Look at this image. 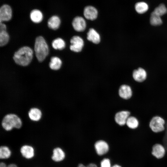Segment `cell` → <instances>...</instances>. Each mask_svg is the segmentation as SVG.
Here are the masks:
<instances>
[{"mask_svg":"<svg viewBox=\"0 0 167 167\" xmlns=\"http://www.w3.org/2000/svg\"><path fill=\"white\" fill-rule=\"evenodd\" d=\"M33 51L29 47L25 46L19 49L13 57L15 62L23 66L28 65L31 61L33 57Z\"/></svg>","mask_w":167,"mask_h":167,"instance_id":"6da1fadb","label":"cell"},{"mask_svg":"<svg viewBox=\"0 0 167 167\" xmlns=\"http://www.w3.org/2000/svg\"><path fill=\"white\" fill-rule=\"evenodd\" d=\"M36 56L40 62L43 61L48 55L49 49L45 40L42 36H39L36 39L34 45Z\"/></svg>","mask_w":167,"mask_h":167,"instance_id":"7a4b0ae2","label":"cell"},{"mask_svg":"<svg viewBox=\"0 0 167 167\" xmlns=\"http://www.w3.org/2000/svg\"><path fill=\"white\" fill-rule=\"evenodd\" d=\"M2 125L7 131L11 130L13 128H20L22 125L21 120L17 115L14 114L6 115L3 119Z\"/></svg>","mask_w":167,"mask_h":167,"instance_id":"3957f363","label":"cell"},{"mask_svg":"<svg viewBox=\"0 0 167 167\" xmlns=\"http://www.w3.org/2000/svg\"><path fill=\"white\" fill-rule=\"evenodd\" d=\"M165 120L163 118L159 116H155L150 120L149 127L153 132L157 133L165 130Z\"/></svg>","mask_w":167,"mask_h":167,"instance_id":"277c9868","label":"cell"},{"mask_svg":"<svg viewBox=\"0 0 167 167\" xmlns=\"http://www.w3.org/2000/svg\"><path fill=\"white\" fill-rule=\"evenodd\" d=\"M70 42V49L75 52L81 51L84 45L83 40L82 38L78 36H73L71 39Z\"/></svg>","mask_w":167,"mask_h":167,"instance_id":"5b68a950","label":"cell"},{"mask_svg":"<svg viewBox=\"0 0 167 167\" xmlns=\"http://www.w3.org/2000/svg\"><path fill=\"white\" fill-rule=\"evenodd\" d=\"M12 16V10L7 4L2 5L0 8V22L10 20Z\"/></svg>","mask_w":167,"mask_h":167,"instance_id":"8992f818","label":"cell"},{"mask_svg":"<svg viewBox=\"0 0 167 167\" xmlns=\"http://www.w3.org/2000/svg\"><path fill=\"white\" fill-rule=\"evenodd\" d=\"M165 150L164 147L160 143H156L152 147L151 154L157 159L163 158L165 156Z\"/></svg>","mask_w":167,"mask_h":167,"instance_id":"52a82bcc","label":"cell"},{"mask_svg":"<svg viewBox=\"0 0 167 167\" xmlns=\"http://www.w3.org/2000/svg\"><path fill=\"white\" fill-rule=\"evenodd\" d=\"M94 147L97 154L99 156L106 154L109 150L108 144L103 140L96 141L94 144Z\"/></svg>","mask_w":167,"mask_h":167,"instance_id":"ba28073f","label":"cell"},{"mask_svg":"<svg viewBox=\"0 0 167 167\" xmlns=\"http://www.w3.org/2000/svg\"><path fill=\"white\" fill-rule=\"evenodd\" d=\"M130 112L126 110H123L117 113L115 115V120L116 122L120 126H123L126 124L128 117L130 116Z\"/></svg>","mask_w":167,"mask_h":167,"instance_id":"9c48e42d","label":"cell"},{"mask_svg":"<svg viewBox=\"0 0 167 167\" xmlns=\"http://www.w3.org/2000/svg\"><path fill=\"white\" fill-rule=\"evenodd\" d=\"M72 25L74 29L77 32L83 31L86 27V23L85 19L82 17L77 16L73 19Z\"/></svg>","mask_w":167,"mask_h":167,"instance_id":"30bf717a","label":"cell"},{"mask_svg":"<svg viewBox=\"0 0 167 167\" xmlns=\"http://www.w3.org/2000/svg\"><path fill=\"white\" fill-rule=\"evenodd\" d=\"M118 93L119 96L124 99L130 98L132 95V92L131 87L126 84L122 85L120 87Z\"/></svg>","mask_w":167,"mask_h":167,"instance_id":"8fae6325","label":"cell"},{"mask_svg":"<svg viewBox=\"0 0 167 167\" xmlns=\"http://www.w3.org/2000/svg\"><path fill=\"white\" fill-rule=\"evenodd\" d=\"M84 14L86 18L92 20L97 18L98 12L96 9L93 6H88L85 8Z\"/></svg>","mask_w":167,"mask_h":167,"instance_id":"7c38bea8","label":"cell"},{"mask_svg":"<svg viewBox=\"0 0 167 167\" xmlns=\"http://www.w3.org/2000/svg\"><path fill=\"white\" fill-rule=\"evenodd\" d=\"M147 76L146 71L141 68L135 70L132 74L134 79L138 82H142L144 81L146 79Z\"/></svg>","mask_w":167,"mask_h":167,"instance_id":"4fadbf2b","label":"cell"},{"mask_svg":"<svg viewBox=\"0 0 167 167\" xmlns=\"http://www.w3.org/2000/svg\"><path fill=\"white\" fill-rule=\"evenodd\" d=\"M87 39L94 44L99 43L101 40L99 33L93 28H90L87 34Z\"/></svg>","mask_w":167,"mask_h":167,"instance_id":"5bb4252c","label":"cell"},{"mask_svg":"<svg viewBox=\"0 0 167 167\" xmlns=\"http://www.w3.org/2000/svg\"><path fill=\"white\" fill-rule=\"evenodd\" d=\"M20 152L23 156L27 159L31 158L34 156L33 148L29 145L23 146L21 148Z\"/></svg>","mask_w":167,"mask_h":167,"instance_id":"9a60e30c","label":"cell"},{"mask_svg":"<svg viewBox=\"0 0 167 167\" xmlns=\"http://www.w3.org/2000/svg\"><path fill=\"white\" fill-rule=\"evenodd\" d=\"M30 16L31 20L35 23H39L43 19L42 13L38 9H35L32 10L30 13Z\"/></svg>","mask_w":167,"mask_h":167,"instance_id":"2e32d148","label":"cell"},{"mask_svg":"<svg viewBox=\"0 0 167 167\" xmlns=\"http://www.w3.org/2000/svg\"><path fill=\"white\" fill-rule=\"evenodd\" d=\"M28 116L31 120L34 121L39 120L41 117V111L37 108H31L28 113Z\"/></svg>","mask_w":167,"mask_h":167,"instance_id":"e0dca14e","label":"cell"},{"mask_svg":"<svg viewBox=\"0 0 167 167\" xmlns=\"http://www.w3.org/2000/svg\"><path fill=\"white\" fill-rule=\"evenodd\" d=\"M60 23L61 20L59 18L57 15H53L49 19L48 25L50 28L56 30L59 28Z\"/></svg>","mask_w":167,"mask_h":167,"instance_id":"ac0fdd59","label":"cell"},{"mask_svg":"<svg viewBox=\"0 0 167 167\" xmlns=\"http://www.w3.org/2000/svg\"><path fill=\"white\" fill-rule=\"evenodd\" d=\"M65 157V154L63 150L59 148L54 149L52 158L53 160L59 162L63 160Z\"/></svg>","mask_w":167,"mask_h":167,"instance_id":"d6986e66","label":"cell"},{"mask_svg":"<svg viewBox=\"0 0 167 167\" xmlns=\"http://www.w3.org/2000/svg\"><path fill=\"white\" fill-rule=\"evenodd\" d=\"M62 64V61L59 58L57 57H53L51 58L49 66L51 69L56 70L60 68Z\"/></svg>","mask_w":167,"mask_h":167,"instance_id":"ffe728a7","label":"cell"},{"mask_svg":"<svg viewBox=\"0 0 167 167\" xmlns=\"http://www.w3.org/2000/svg\"><path fill=\"white\" fill-rule=\"evenodd\" d=\"M126 124L130 129H134L137 128L139 126L138 120L133 116H130L127 120Z\"/></svg>","mask_w":167,"mask_h":167,"instance_id":"44dd1931","label":"cell"},{"mask_svg":"<svg viewBox=\"0 0 167 167\" xmlns=\"http://www.w3.org/2000/svg\"><path fill=\"white\" fill-rule=\"evenodd\" d=\"M53 47L56 49L62 50L65 46V43L62 38H58L54 40L52 43Z\"/></svg>","mask_w":167,"mask_h":167,"instance_id":"7402d4cb","label":"cell"},{"mask_svg":"<svg viewBox=\"0 0 167 167\" xmlns=\"http://www.w3.org/2000/svg\"><path fill=\"white\" fill-rule=\"evenodd\" d=\"M135 10L139 14H143L147 11L148 9V5L144 2H139L136 3L135 6Z\"/></svg>","mask_w":167,"mask_h":167,"instance_id":"603a6c76","label":"cell"},{"mask_svg":"<svg viewBox=\"0 0 167 167\" xmlns=\"http://www.w3.org/2000/svg\"><path fill=\"white\" fill-rule=\"evenodd\" d=\"M9 39V36L6 30L0 31V46H3L6 45Z\"/></svg>","mask_w":167,"mask_h":167,"instance_id":"cb8c5ba5","label":"cell"},{"mask_svg":"<svg viewBox=\"0 0 167 167\" xmlns=\"http://www.w3.org/2000/svg\"><path fill=\"white\" fill-rule=\"evenodd\" d=\"M150 22L152 25L157 26L162 24V20L161 16L157 15L153 13H151L150 18Z\"/></svg>","mask_w":167,"mask_h":167,"instance_id":"d4e9b609","label":"cell"},{"mask_svg":"<svg viewBox=\"0 0 167 167\" xmlns=\"http://www.w3.org/2000/svg\"><path fill=\"white\" fill-rule=\"evenodd\" d=\"M167 12V9L163 4H160L155 8L152 12L153 13L160 16L165 14Z\"/></svg>","mask_w":167,"mask_h":167,"instance_id":"484cf974","label":"cell"},{"mask_svg":"<svg viewBox=\"0 0 167 167\" xmlns=\"http://www.w3.org/2000/svg\"><path fill=\"white\" fill-rule=\"evenodd\" d=\"M11 152L8 147L2 146L0 148V158L1 159H7L10 157Z\"/></svg>","mask_w":167,"mask_h":167,"instance_id":"4316f807","label":"cell"},{"mask_svg":"<svg viewBox=\"0 0 167 167\" xmlns=\"http://www.w3.org/2000/svg\"><path fill=\"white\" fill-rule=\"evenodd\" d=\"M110 161L108 158L103 159L100 163V167H111Z\"/></svg>","mask_w":167,"mask_h":167,"instance_id":"83f0119b","label":"cell"},{"mask_svg":"<svg viewBox=\"0 0 167 167\" xmlns=\"http://www.w3.org/2000/svg\"><path fill=\"white\" fill-rule=\"evenodd\" d=\"M0 167H7L6 165L3 162H1L0 164ZM7 167H17L15 164H11L8 166Z\"/></svg>","mask_w":167,"mask_h":167,"instance_id":"f1b7e54d","label":"cell"},{"mask_svg":"<svg viewBox=\"0 0 167 167\" xmlns=\"http://www.w3.org/2000/svg\"><path fill=\"white\" fill-rule=\"evenodd\" d=\"M6 30V25L2 23H0V31Z\"/></svg>","mask_w":167,"mask_h":167,"instance_id":"f546056e","label":"cell"},{"mask_svg":"<svg viewBox=\"0 0 167 167\" xmlns=\"http://www.w3.org/2000/svg\"><path fill=\"white\" fill-rule=\"evenodd\" d=\"M86 167H97V165L94 163H90L88 164Z\"/></svg>","mask_w":167,"mask_h":167,"instance_id":"4dcf8cb0","label":"cell"},{"mask_svg":"<svg viewBox=\"0 0 167 167\" xmlns=\"http://www.w3.org/2000/svg\"><path fill=\"white\" fill-rule=\"evenodd\" d=\"M78 167H86V166H85L83 164H80L78 165Z\"/></svg>","mask_w":167,"mask_h":167,"instance_id":"1f68e13d","label":"cell"},{"mask_svg":"<svg viewBox=\"0 0 167 167\" xmlns=\"http://www.w3.org/2000/svg\"><path fill=\"white\" fill-rule=\"evenodd\" d=\"M111 167H122L120 165H117V164H115L113 166H112Z\"/></svg>","mask_w":167,"mask_h":167,"instance_id":"d6a6232c","label":"cell"}]
</instances>
